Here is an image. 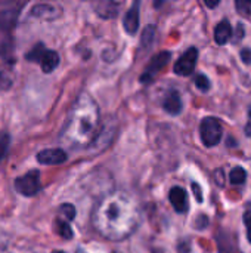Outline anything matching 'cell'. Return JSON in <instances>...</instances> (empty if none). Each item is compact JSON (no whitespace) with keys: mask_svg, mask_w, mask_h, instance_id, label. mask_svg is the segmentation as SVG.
<instances>
[{"mask_svg":"<svg viewBox=\"0 0 251 253\" xmlns=\"http://www.w3.org/2000/svg\"><path fill=\"white\" fill-rule=\"evenodd\" d=\"M249 116H250V119H251V108H250V111H249Z\"/></svg>","mask_w":251,"mask_h":253,"instance_id":"cell-28","label":"cell"},{"mask_svg":"<svg viewBox=\"0 0 251 253\" xmlns=\"http://www.w3.org/2000/svg\"><path fill=\"white\" fill-rule=\"evenodd\" d=\"M163 107L170 114H179L182 111V99H180L179 92H176V90L167 92L164 96V101H163Z\"/></svg>","mask_w":251,"mask_h":253,"instance_id":"cell-13","label":"cell"},{"mask_svg":"<svg viewBox=\"0 0 251 253\" xmlns=\"http://www.w3.org/2000/svg\"><path fill=\"white\" fill-rule=\"evenodd\" d=\"M52 253H64V252H61V251H55V252H52Z\"/></svg>","mask_w":251,"mask_h":253,"instance_id":"cell-27","label":"cell"},{"mask_svg":"<svg viewBox=\"0 0 251 253\" xmlns=\"http://www.w3.org/2000/svg\"><path fill=\"white\" fill-rule=\"evenodd\" d=\"M55 231H56V234H59L62 239H65V240H70V239H72V230H71V227L68 225V222L64 219H56L55 221Z\"/></svg>","mask_w":251,"mask_h":253,"instance_id":"cell-17","label":"cell"},{"mask_svg":"<svg viewBox=\"0 0 251 253\" xmlns=\"http://www.w3.org/2000/svg\"><path fill=\"white\" fill-rule=\"evenodd\" d=\"M206 4H207L209 7H215V6H217V4H219V1H215V3H210V1H206Z\"/></svg>","mask_w":251,"mask_h":253,"instance_id":"cell-26","label":"cell"},{"mask_svg":"<svg viewBox=\"0 0 251 253\" xmlns=\"http://www.w3.org/2000/svg\"><path fill=\"white\" fill-rule=\"evenodd\" d=\"M59 213L65 218V221H72L75 218V208L70 203H64L59 208Z\"/></svg>","mask_w":251,"mask_h":253,"instance_id":"cell-20","label":"cell"},{"mask_svg":"<svg viewBox=\"0 0 251 253\" xmlns=\"http://www.w3.org/2000/svg\"><path fill=\"white\" fill-rule=\"evenodd\" d=\"M120 3L115 1H102L96 6V12L98 15H101L102 18H114L117 16Z\"/></svg>","mask_w":251,"mask_h":253,"instance_id":"cell-15","label":"cell"},{"mask_svg":"<svg viewBox=\"0 0 251 253\" xmlns=\"http://www.w3.org/2000/svg\"><path fill=\"white\" fill-rule=\"evenodd\" d=\"M197 59H198V50L195 47H189L175 64L173 71L178 76H189L194 73L195 65H197Z\"/></svg>","mask_w":251,"mask_h":253,"instance_id":"cell-7","label":"cell"},{"mask_svg":"<svg viewBox=\"0 0 251 253\" xmlns=\"http://www.w3.org/2000/svg\"><path fill=\"white\" fill-rule=\"evenodd\" d=\"M21 7L19 3H0V52H6L12 46V31Z\"/></svg>","mask_w":251,"mask_h":253,"instance_id":"cell-3","label":"cell"},{"mask_svg":"<svg viewBox=\"0 0 251 253\" xmlns=\"http://www.w3.org/2000/svg\"><path fill=\"white\" fill-rule=\"evenodd\" d=\"M101 126L99 108L93 98L81 93L72 104L67 123L61 133V141L71 148H84L95 142Z\"/></svg>","mask_w":251,"mask_h":253,"instance_id":"cell-2","label":"cell"},{"mask_svg":"<svg viewBox=\"0 0 251 253\" xmlns=\"http://www.w3.org/2000/svg\"><path fill=\"white\" fill-rule=\"evenodd\" d=\"M169 199H170V203L178 213H186L188 212V209H189L188 194L182 187H173L169 193Z\"/></svg>","mask_w":251,"mask_h":253,"instance_id":"cell-10","label":"cell"},{"mask_svg":"<svg viewBox=\"0 0 251 253\" xmlns=\"http://www.w3.org/2000/svg\"><path fill=\"white\" fill-rule=\"evenodd\" d=\"M31 16L34 18H38V19H44V21H52L55 18L59 16L61 13V9L53 6V4H49V3H38V4H34L31 7Z\"/></svg>","mask_w":251,"mask_h":253,"instance_id":"cell-11","label":"cell"},{"mask_svg":"<svg viewBox=\"0 0 251 253\" xmlns=\"http://www.w3.org/2000/svg\"><path fill=\"white\" fill-rule=\"evenodd\" d=\"M25 58L28 61L37 62L40 65V68L44 73H52L58 65H59V55L55 50H49L44 47V44L38 43L36 44L27 55Z\"/></svg>","mask_w":251,"mask_h":253,"instance_id":"cell-4","label":"cell"},{"mask_svg":"<svg viewBox=\"0 0 251 253\" xmlns=\"http://www.w3.org/2000/svg\"><path fill=\"white\" fill-rule=\"evenodd\" d=\"M169 59H170V53L169 52H160L158 55H155L152 58V61L146 65L143 74L141 76V82L145 83V84H149L154 80L155 74L169 64Z\"/></svg>","mask_w":251,"mask_h":253,"instance_id":"cell-8","label":"cell"},{"mask_svg":"<svg viewBox=\"0 0 251 253\" xmlns=\"http://www.w3.org/2000/svg\"><path fill=\"white\" fill-rule=\"evenodd\" d=\"M232 36V27L228 19L220 21L215 28V40L217 44H225Z\"/></svg>","mask_w":251,"mask_h":253,"instance_id":"cell-14","label":"cell"},{"mask_svg":"<svg viewBox=\"0 0 251 253\" xmlns=\"http://www.w3.org/2000/svg\"><path fill=\"white\" fill-rule=\"evenodd\" d=\"M92 224L105 239L118 242L132 236L141 224L138 202L124 191H114L105 196L96 206Z\"/></svg>","mask_w":251,"mask_h":253,"instance_id":"cell-1","label":"cell"},{"mask_svg":"<svg viewBox=\"0 0 251 253\" xmlns=\"http://www.w3.org/2000/svg\"><path fill=\"white\" fill-rule=\"evenodd\" d=\"M200 132H201V139H203L206 147L217 145L220 142L222 136H223L222 125H220V122L216 117H206L201 122Z\"/></svg>","mask_w":251,"mask_h":253,"instance_id":"cell-6","label":"cell"},{"mask_svg":"<svg viewBox=\"0 0 251 253\" xmlns=\"http://www.w3.org/2000/svg\"><path fill=\"white\" fill-rule=\"evenodd\" d=\"M37 162L40 165H47V166L62 165L67 162V153L61 148H47L37 154Z\"/></svg>","mask_w":251,"mask_h":253,"instance_id":"cell-9","label":"cell"},{"mask_svg":"<svg viewBox=\"0 0 251 253\" xmlns=\"http://www.w3.org/2000/svg\"><path fill=\"white\" fill-rule=\"evenodd\" d=\"M195 86H197L200 90H203V92H207V90L210 89L212 83H210V80L207 79V76H204V74H200V76H197V79H195Z\"/></svg>","mask_w":251,"mask_h":253,"instance_id":"cell-21","label":"cell"},{"mask_svg":"<svg viewBox=\"0 0 251 253\" xmlns=\"http://www.w3.org/2000/svg\"><path fill=\"white\" fill-rule=\"evenodd\" d=\"M123 25L124 30L129 34H135L139 28V1H136L126 13L124 19H123Z\"/></svg>","mask_w":251,"mask_h":253,"instance_id":"cell-12","label":"cell"},{"mask_svg":"<svg viewBox=\"0 0 251 253\" xmlns=\"http://www.w3.org/2000/svg\"><path fill=\"white\" fill-rule=\"evenodd\" d=\"M237 10L243 15H250L251 13V3L250 1H244V0H238L237 1Z\"/></svg>","mask_w":251,"mask_h":253,"instance_id":"cell-22","label":"cell"},{"mask_svg":"<svg viewBox=\"0 0 251 253\" xmlns=\"http://www.w3.org/2000/svg\"><path fill=\"white\" fill-rule=\"evenodd\" d=\"M13 187L16 193H19L24 197H33L41 190L40 182V172L38 170H30L22 176H18L13 182Z\"/></svg>","mask_w":251,"mask_h":253,"instance_id":"cell-5","label":"cell"},{"mask_svg":"<svg viewBox=\"0 0 251 253\" xmlns=\"http://www.w3.org/2000/svg\"><path fill=\"white\" fill-rule=\"evenodd\" d=\"M246 179H247V172H246V169H243L241 166L234 168V169L231 170V173H229V181H231L234 185H237V184H244Z\"/></svg>","mask_w":251,"mask_h":253,"instance_id":"cell-18","label":"cell"},{"mask_svg":"<svg viewBox=\"0 0 251 253\" xmlns=\"http://www.w3.org/2000/svg\"><path fill=\"white\" fill-rule=\"evenodd\" d=\"M13 86V73L9 67L0 64V90H9Z\"/></svg>","mask_w":251,"mask_h":253,"instance_id":"cell-16","label":"cell"},{"mask_svg":"<svg viewBox=\"0 0 251 253\" xmlns=\"http://www.w3.org/2000/svg\"><path fill=\"white\" fill-rule=\"evenodd\" d=\"M244 224H246V230H247V239L251 243V208H249L244 213Z\"/></svg>","mask_w":251,"mask_h":253,"instance_id":"cell-23","label":"cell"},{"mask_svg":"<svg viewBox=\"0 0 251 253\" xmlns=\"http://www.w3.org/2000/svg\"><path fill=\"white\" fill-rule=\"evenodd\" d=\"M241 56H243V61L246 64H251V50H243Z\"/></svg>","mask_w":251,"mask_h":253,"instance_id":"cell-24","label":"cell"},{"mask_svg":"<svg viewBox=\"0 0 251 253\" xmlns=\"http://www.w3.org/2000/svg\"><path fill=\"white\" fill-rule=\"evenodd\" d=\"M192 187H194V193H195V196H197V202L201 203V202H203V196H201V193H200L198 184H192Z\"/></svg>","mask_w":251,"mask_h":253,"instance_id":"cell-25","label":"cell"},{"mask_svg":"<svg viewBox=\"0 0 251 253\" xmlns=\"http://www.w3.org/2000/svg\"><path fill=\"white\" fill-rule=\"evenodd\" d=\"M9 145H10V136L6 132L0 133V163L6 159L7 151H9Z\"/></svg>","mask_w":251,"mask_h":253,"instance_id":"cell-19","label":"cell"}]
</instances>
